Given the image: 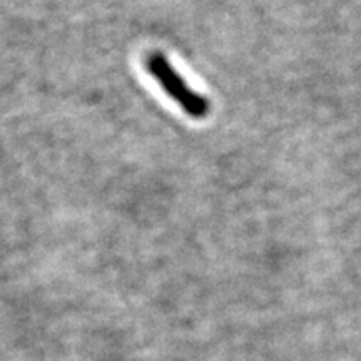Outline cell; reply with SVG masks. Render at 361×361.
Masks as SVG:
<instances>
[{
    "label": "cell",
    "instance_id": "6da1fadb",
    "mask_svg": "<svg viewBox=\"0 0 361 361\" xmlns=\"http://www.w3.org/2000/svg\"><path fill=\"white\" fill-rule=\"evenodd\" d=\"M149 74L154 78L168 96L179 104V107L192 119H204L209 114V101L186 84L178 71L171 66L168 57L161 52H151L144 61Z\"/></svg>",
    "mask_w": 361,
    "mask_h": 361
}]
</instances>
